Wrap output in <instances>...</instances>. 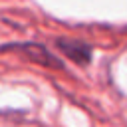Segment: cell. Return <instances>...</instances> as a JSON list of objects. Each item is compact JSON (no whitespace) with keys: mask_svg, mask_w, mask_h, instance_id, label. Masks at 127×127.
Returning <instances> with one entry per match:
<instances>
[{"mask_svg":"<svg viewBox=\"0 0 127 127\" xmlns=\"http://www.w3.org/2000/svg\"><path fill=\"white\" fill-rule=\"evenodd\" d=\"M56 46L64 52V56H67L71 62H75L79 65H87L91 62V48L85 42L69 40V38H60V40H56Z\"/></svg>","mask_w":127,"mask_h":127,"instance_id":"1","label":"cell"},{"mask_svg":"<svg viewBox=\"0 0 127 127\" xmlns=\"http://www.w3.org/2000/svg\"><path fill=\"white\" fill-rule=\"evenodd\" d=\"M16 50H20V52H24L26 54V58H30L32 62H36V64H42V65H50V67H62V62L60 60H56L48 50H44L42 46H36V44H26V46H18Z\"/></svg>","mask_w":127,"mask_h":127,"instance_id":"2","label":"cell"}]
</instances>
